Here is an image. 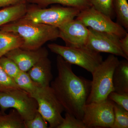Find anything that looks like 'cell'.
Here are the masks:
<instances>
[{
  "label": "cell",
  "instance_id": "obj_24",
  "mask_svg": "<svg viewBox=\"0 0 128 128\" xmlns=\"http://www.w3.org/2000/svg\"><path fill=\"white\" fill-rule=\"evenodd\" d=\"M16 89L22 90L16 84L14 80L5 73L0 65V92Z\"/></svg>",
  "mask_w": 128,
  "mask_h": 128
},
{
  "label": "cell",
  "instance_id": "obj_20",
  "mask_svg": "<svg viewBox=\"0 0 128 128\" xmlns=\"http://www.w3.org/2000/svg\"><path fill=\"white\" fill-rule=\"evenodd\" d=\"M114 12L116 15L117 20L123 28L128 29V3L127 0H114Z\"/></svg>",
  "mask_w": 128,
  "mask_h": 128
},
{
  "label": "cell",
  "instance_id": "obj_17",
  "mask_svg": "<svg viewBox=\"0 0 128 128\" xmlns=\"http://www.w3.org/2000/svg\"><path fill=\"white\" fill-rule=\"evenodd\" d=\"M26 2L41 8H45L52 4H58L75 8L81 11L92 6L89 0H26Z\"/></svg>",
  "mask_w": 128,
  "mask_h": 128
},
{
  "label": "cell",
  "instance_id": "obj_26",
  "mask_svg": "<svg viewBox=\"0 0 128 128\" xmlns=\"http://www.w3.org/2000/svg\"><path fill=\"white\" fill-rule=\"evenodd\" d=\"M25 128H47L48 122L38 112L32 119L24 121Z\"/></svg>",
  "mask_w": 128,
  "mask_h": 128
},
{
  "label": "cell",
  "instance_id": "obj_10",
  "mask_svg": "<svg viewBox=\"0 0 128 128\" xmlns=\"http://www.w3.org/2000/svg\"><path fill=\"white\" fill-rule=\"evenodd\" d=\"M89 34L86 46L97 52L109 53L128 60V56L123 52L120 38L116 35L96 31L89 28Z\"/></svg>",
  "mask_w": 128,
  "mask_h": 128
},
{
  "label": "cell",
  "instance_id": "obj_29",
  "mask_svg": "<svg viewBox=\"0 0 128 128\" xmlns=\"http://www.w3.org/2000/svg\"><path fill=\"white\" fill-rule=\"evenodd\" d=\"M120 46L123 52L128 56V34L120 40Z\"/></svg>",
  "mask_w": 128,
  "mask_h": 128
},
{
  "label": "cell",
  "instance_id": "obj_18",
  "mask_svg": "<svg viewBox=\"0 0 128 128\" xmlns=\"http://www.w3.org/2000/svg\"><path fill=\"white\" fill-rule=\"evenodd\" d=\"M25 120L13 109L8 114L0 115V128H25Z\"/></svg>",
  "mask_w": 128,
  "mask_h": 128
},
{
  "label": "cell",
  "instance_id": "obj_9",
  "mask_svg": "<svg viewBox=\"0 0 128 128\" xmlns=\"http://www.w3.org/2000/svg\"><path fill=\"white\" fill-rule=\"evenodd\" d=\"M76 19L87 27L98 32L114 34L120 38L128 34L121 25L114 22L110 17L92 6L81 10Z\"/></svg>",
  "mask_w": 128,
  "mask_h": 128
},
{
  "label": "cell",
  "instance_id": "obj_7",
  "mask_svg": "<svg viewBox=\"0 0 128 128\" xmlns=\"http://www.w3.org/2000/svg\"><path fill=\"white\" fill-rule=\"evenodd\" d=\"M0 107L2 112L13 108L24 120L32 119L38 112V104L35 98L22 90H12L0 92Z\"/></svg>",
  "mask_w": 128,
  "mask_h": 128
},
{
  "label": "cell",
  "instance_id": "obj_25",
  "mask_svg": "<svg viewBox=\"0 0 128 128\" xmlns=\"http://www.w3.org/2000/svg\"><path fill=\"white\" fill-rule=\"evenodd\" d=\"M57 128H86L82 120L78 119L74 115L66 113L61 124Z\"/></svg>",
  "mask_w": 128,
  "mask_h": 128
},
{
  "label": "cell",
  "instance_id": "obj_6",
  "mask_svg": "<svg viewBox=\"0 0 128 128\" xmlns=\"http://www.w3.org/2000/svg\"><path fill=\"white\" fill-rule=\"evenodd\" d=\"M31 96L37 101L38 112L49 124V128H57L63 121L64 110L50 86L41 88Z\"/></svg>",
  "mask_w": 128,
  "mask_h": 128
},
{
  "label": "cell",
  "instance_id": "obj_5",
  "mask_svg": "<svg viewBox=\"0 0 128 128\" xmlns=\"http://www.w3.org/2000/svg\"><path fill=\"white\" fill-rule=\"evenodd\" d=\"M48 47L51 52L61 56L66 62L80 66L91 74L103 61L100 53L86 46L70 47L52 43L48 44Z\"/></svg>",
  "mask_w": 128,
  "mask_h": 128
},
{
  "label": "cell",
  "instance_id": "obj_21",
  "mask_svg": "<svg viewBox=\"0 0 128 128\" xmlns=\"http://www.w3.org/2000/svg\"><path fill=\"white\" fill-rule=\"evenodd\" d=\"M114 121L112 128H128V111L114 102Z\"/></svg>",
  "mask_w": 128,
  "mask_h": 128
},
{
  "label": "cell",
  "instance_id": "obj_13",
  "mask_svg": "<svg viewBox=\"0 0 128 128\" xmlns=\"http://www.w3.org/2000/svg\"><path fill=\"white\" fill-rule=\"evenodd\" d=\"M51 62L48 57L42 58L27 73L34 82L42 87L50 86L53 79Z\"/></svg>",
  "mask_w": 128,
  "mask_h": 128
},
{
  "label": "cell",
  "instance_id": "obj_1",
  "mask_svg": "<svg viewBox=\"0 0 128 128\" xmlns=\"http://www.w3.org/2000/svg\"><path fill=\"white\" fill-rule=\"evenodd\" d=\"M58 74L50 86L66 112L82 120L83 108L90 91L91 81L73 72L71 64L61 56L56 58Z\"/></svg>",
  "mask_w": 128,
  "mask_h": 128
},
{
  "label": "cell",
  "instance_id": "obj_19",
  "mask_svg": "<svg viewBox=\"0 0 128 128\" xmlns=\"http://www.w3.org/2000/svg\"><path fill=\"white\" fill-rule=\"evenodd\" d=\"M13 80L20 89L31 95L42 87L31 79L27 72L21 71Z\"/></svg>",
  "mask_w": 128,
  "mask_h": 128
},
{
  "label": "cell",
  "instance_id": "obj_22",
  "mask_svg": "<svg viewBox=\"0 0 128 128\" xmlns=\"http://www.w3.org/2000/svg\"><path fill=\"white\" fill-rule=\"evenodd\" d=\"M92 6L112 18L114 16V0H89Z\"/></svg>",
  "mask_w": 128,
  "mask_h": 128
},
{
  "label": "cell",
  "instance_id": "obj_8",
  "mask_svg": "<svg viewBox=\"0 0 128 128\" xmlns=\"http://www.w3.org/2000/svg\"><path fill=\"white\" fill-rule=\"evenodd\" d=\"M114 102L108 98L100 102L86 104L82 121L86 128H112L114 121Z\"/></svg>",
  "mask_w": 128,
  "mask_h": 128
},
{
  "label": "cell",
  "instance_id": "obj_30",
  "mask_svg": "<svg viewBox=\"0 0 128 128\" xmlns=\"http://www.w3.org/2000/svg\"><path fill=\"white\" fill-rule=\"evenodd\" d=\"M2 114V113L1 112H0V115H1V114Z\"/></svg>",
  "mask_w": 128,
  "mask_h": 128
},
{
  "label": "cell",
  "instance_id": "obj_23",
  "mask_svg": "<svg viewBox=\"0 0 128 128\" xmlns=\"http://www.w3.org/2000/svg\"><path fill=\"white\" fill-rule=\"evenodd\" d=\"M0 65L5 73L13 80L21 71L13 60L4 56L0 58Z\"/></svg>",
  "mask_w": 128,
  "mask_h": 128
},
{
  "label": "cell",
  "instance_id": "obj_14",
  "mask_svg": "<svg viewBox=\"0 0 128 128\" xmlns=\"http://www.w3.org/2000/svg\"><path fill=\"white\" fill-rule=\"evenodd\" d=\"M114 91L120 94H128V60L120 61L113 75Z\"/></svg>",
  "mask_w": 128,
  "mask_h": 128
},
{
  "label": "cell",
  "instance_id": "obj_15",
  "mask_svg": "<svg viewBox=\"0 0 128 128\" xmlns=\"http://www.w3.org/2000/svg\"><path fill=\"white\" fill-rule=\"evenodd\" d=\"M26 1L0 9V28L23 17L28 7Z\"/></svg>",
  "mask_w": 128,
  "mask_h": 128
},
{
  "label": "cell",
  "instance_id": "obj_16",
  "mask_svg": "<svg viewBox=\"0 0 128 128\" xmlns=\"http://www.w3.org/2000/svg\"><path fill=\"white\" fill-rule=\"evenodd\" d=\"M23 42L18 34L0 30V58L14 49L21 48Z\"/></svg>",
  "mask_w": 128,
  "mask_h": 128
},
{
  "label": "cell",
  "instance_id": "obj_27",
  "mask_svg": "<svg viewBox=\"0 0 128 128\" xmlns=\"http://www.w3.org/2000/svg\"><path fill=\"white\" fill-rule=\"evenodd\" d=\"M108 98L128 111V94L112 92L108 95Z\"/></svg>",
  "mask_w": 128,
  "mask_h": 128
},
{
  "label": "cell",
  "instance_id": "obj_11",
  "mask_svg": "<svg viewBox=\"0 0 128 128\" xmlns=\"http://www.w3.org/2000/svg\"><path fill=\"white\" fill-rule=\"evenodd\" d=\"M59 38L66 46L81 47L86 46L89 36V28L80 21L73 19L58 28Z\"/></svg>",
  "mask_w": 128,
  "mask_h": 128
},
{
  "label": "cell",
  "instance_id": "obj_28",
  "mask_svg": "<svg viewBox=\"0 0 128 128\" xmlns=\"http://www.w3.org/2000/svg\"><path fill=\"white\" fill-rule=\"evenodd\" d=\"M26 0H0V9L16 4Z\"/></svg>",
  "mask_w": 128,
  "mask_h": 128
},
{
  "label": "cell",
  "instance_id": "obj_3",
  "mask_svg": "<svg viewBox=\"0 0 128 128\" xmlns=\"http://www.w3.org/2000/svg\"><path fill=\"white\" fill-rule=\"evenodd\" d=\"M119 61L116 56L110 54L92 73L90 91L86 103L103 102L108 99L110 92L114 91L113 75Z\"/></svg>",
  "mask_w": 128,
  "mask_h": 128
},
{
  "label": "cell",
  "instance_id": "obj_12",
  "mask_svg": "<svg viewBox=\"0 0 128 128\" xmlns=\"http://www.w3.org/2000/svg\"><path fill=\"white\" fill-rule=\"evenodd\" d=\"M48 50L42 47L33 50L16 48L8 52L4 56L13 60L21 71L28 72L40 60L48 57Z\"/></svg>",
  "mask_w": 128,
  "mask_h": 128
},
{
  "label": "cell",
  "instance_id": "obj_4",
  "mask_svg": "<svg viewBox=\"0 0 128 128\" xmlns=\"http://www.w3.org/2000/svg\"><path fill=\"white\" fill-rule=\"evenodd\" d=\"M80 11L75 8L54 6L41 8L37 5H28L22 17L35 23L43 24L57 28L76 18Z\"/></svg>",
  "mask_w": 128,
  "mask_h": 128
},
{
  "label": "cell",
  "instance_id": "obj_2",
  "mask_svg": "<svg viewBox=\"0 0 128 128\" xmlns=\"http://www.w3.org/2000/svg\"><path fill=\"white\" fill-rule=\"evenodd\" d=\"M0 30L19 34L23 40L21 48L33 50L41 48L46 42L59 38L58 28L43 24L35 23L23 17L3 25Z\"/></svg>",
  "mask_w": 128,
  "mask_h": 128
}]
</instances>
